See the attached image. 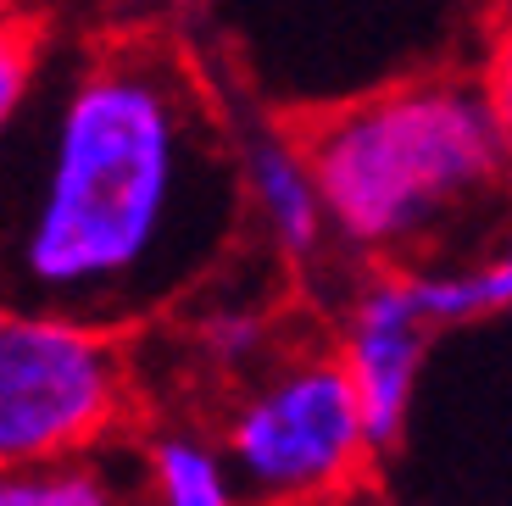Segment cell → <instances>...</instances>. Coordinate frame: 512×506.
<instances>
[{
	"instance_id": "6da1fadb",
	"label": "cell",
	"mask_w": 512,
	"mask_h": 506,
	"mask_svg": "<svg viewBox=\"0 0 512 506\" xmlns=\"http://www.w3.org/2000/svg\"><path fill=\"white\" fill-rule=\"evenodd\" d=\"M240 234L223 106L173 39L39 67L0 140V306L140 334L223 273Z\"/></svg>"
},
{
	"instance_id": "7a4b0ae2",
	"label": "cell",
	"mask_w": 512,
	"mask_h": 506,
	"mask_svg": "<svg viewBox=\"0 0 512 506\" xmlns=\"http://www.w3.org/2000/svg\"><path fill=\"white\" fill-rule=\"evenodd\" d=\"M334 245L357 262H429L512 201V162L479 78L423 73L295 128Z\"/></svg>"
},
{
	"instance_id": "3957f363",
	"label": "cell",
	"mask_w": 512,
	"mask_h": 506,
	"mask_svg": "<svg viewBox=\"0 0 512 506\" xmlns=\"http://www.w3.org/2000/svg\"><path fill=\"white\" fill-rule=\"evenodd\" d=\"M218 445L251 501H346L379 468L334 345L279 351L234 384Z\"/></svg>"
},
{
	"instance_id": "277c9868",
	"label": "cell",
	"mask_w": 512,
	"mask_h": 506,
	"mask_svg": "<svg viewBox=\"0 0 512 506\" xmlns=\"http://www.w3.org/2000/svg\"><path fill=\"white\" fill-rule=\"evenodd\" d=\"M134 334L39 306L0 317V468L123 434L134 406Z\"/></svg>"
},
{
	"instance_id": "5b68a950",
	"label": "cell",
	"mask_w": 512,
	"mask_h": 506,
	"mask_svg": "<svg viewBox=\"0 0 512 506\" xmlns=\"http://www.w3.org/2000/svg\"><path fill=\"white\" fill-rule=\"evenodd\" d=\"M435 334L440 329L423 317L418 295H412L407 262H357V279H351L340 323H334V356L357 390L362 429H368L379 462L407 440Z\"/></svg>"
},
{
	"instance_id": "8992f818",
	"label": "cell",
	"mask_w": 512,
	"mask_h": 506,
	"mask_svg": "<svg viewBox=\"0 0 512 506\" xmlns=\"http://www.w3.org/2000/svg\"><path fill=\"white\" fill-rule=\"evenodd\" d=\"M223 128H229V151H234L245 234L268 245L273 262L312 273L329 256L334 234H329V217H323L312 162L301 151V134L251 112H223Z\"/></svg>"
},
{
	"instance_id": "52a82bcc",
	"label": "cell",
	"mask_w": 512,
	"mask_h": 506,
	"mask_svg": "<svg viewBox=\"0 0 512 506\" xmlns=\"http://www.w3.org/2000/svg\"><path fill=\"white\" fill-rule=\"evenodd\" d=\"M179 312H184V345H190V356L212 379L229 384V390L284 351L279 306L262 301V295H245V290H223L218 273Z\"/></svg>"
},
{
	"instance_id": "ba28073f",
	"label": "cell",
	"mask_w": 512,
	"mask_h": 506,
	"mask_svg": "<svg viewBox=\"0 0 512 506\" xmlns=\"http://www.w3.org/2000/svg\"><path fill=\"white\" fill-rule=\"evenodd\" d=\"M117 501H140V451L123 434L90 445V451H62L0 468V506H117Z\"/></svg>"
},
{
	"instance_id": "9c48e42d",
	"label": "cell",
	"mask_w": 512,
	"mask_h": 506,
	"mask_svg": "<svg viewBox=\"0 0 512 506\" xmlns=\"http://www.w3.org/2000/svg\"><path fill=\"white\" fill-rule=\"evenodd\" d=\"M140 451V501L162 506H229L240 501L234 468L218 434L206 429H151L134 440Z\"/></svg>"
},
{
	"instance_id": "30bf717a",
	"label": "cell",
	"mask_w": 512,
	"mask_h": 506,
	"mask_svg": "<svg viewBox=\"0 0 512 506\" xmlns=\"http://www.w3.org/2000/svg\"><path fill=\"white\" fill-rule=\"evenodd\" d=\"M39 67H45V51H39V34L12 17V23H0V140L12 134V123L23 117L28 95L39 84Z\"/></svg>"
},
{
	"instance_id": "8fae6325",
	"label": "cell",
	"mask_w": 512,
	"mask_h": 506,
	"mask_svg": "<svg viewBox=\"0 0 512 506\" xmlns=\"http://www.w3.org/2000/svg\"><path fill=\"white\" fill-rule=\"evenodd\" d=\"M474 78H479V95H485L490 117H496V134H501L507 162H512V0H501L496 17H490V34H485Z\"/></svg>"
},
{
	"instance_id": "7c38bea8",
	"label": "cell",
	"mask_w": 512,
	"mask_h": 506,
	"mask_svg": "<svg viewBox=\"0 0 512 506\" xmlns=\"http://www.w3.org/2000/svg\"><path fill=\"white\" fill-rule=\"evenodd\" d=\"M479 267V290H485V306H490V317L496 312H512V228L501 234V245L485 256V262H474Z\"/></svg>"
},
{
	"instance_id": "4fadbf2b",
	"label": "cell",
	"mask_w": 512,
	"mask_h": 506,
	"mask_svg": "<svg viewBox=\"0 0 512 506\" xmlns=\"http://www.w3.org/2000/svg\"><path fill=\"white\" fill-rule=\"evenodd\" d=\"M12 17H23V0H0V23H12Z\"/></svg>"
},
{
	"instance_id": "5bb4252c",
	"label": "cell",
	"mask_w": 512,
	"mask_h": 506,
	"mask_svg": "<svg viewBox=\"0 0 512 506\" xmlns=\"http://www.w3.org/2000/svg\"><path fill=\"white\" fill-rule=\"evenodd\" d=\"M0 317H6V306H0Z\"/></svg>"
}]
</instances>
